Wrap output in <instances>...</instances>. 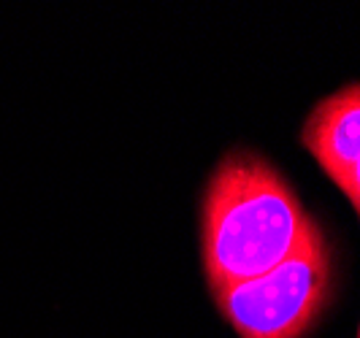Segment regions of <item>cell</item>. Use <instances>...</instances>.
<instances>
[{"instance_id": "6da1fadb", "label": "cell", "mask_w": 360, "mask_h": 338, "mask_svg": "<svg viewBox=\"0 0 360 338\" xmlns=\"http://www.w3.org/2000/svg\"><path fill=\"white\" fill-rule=\"evenodd\" d=\"M314 225L271 162L252 152L225 155L200 209V257L212 292L285 263Z\"/></svg>"}, {"instance_id": "7a4b0ae2", "label": "cell", "mask_w": 360, "mask_h": 338, "mask_svg": "<svg viewBox=\"0 0 360 338\" xmlns=\"http://www.w3.org/2000/svg\"><path fill=\"white\" fill-rule=\"evenodd\" d=\"M217 308L241 338H304L330 301V247L314 225L307 244L260 276L214 290Z\"/></svg>"}, {"instance_id": "3957f363", "label": "cell", "mask_w": 360, "mask_h": 338, "mask_svg": "<svg viewBox=\"0 0 360 338\" xmlns=\"http://www.w3.org/2000/svg\"><path fill=\"white\" fill-rule=\"evenodd\" d=\"M301 141L333 181L360 162V84L339 89L311 108Z\"/></svg>"}, {"instance_id": "277c9868", "label": "cell", "mask_w": 360, "mask_h": 338, "mask_svg": "<svg viewBox=\"0 0 360 338\" xmlns=\"http://www.w3.org/2000/svg\"><path fill=\"white\" fill-rule=\"evenodd\" d=\"M333 184L342 190L344 195L349 197V203L355 206V212H358V216H360V162H355L349 171H344Z\"/></svg>"}, {"instance_id": "5b68a950", "label": "cell", "mask_w": 360, "mask_h": 338, "mask_svg": "<svg viewBox=\"0 0 360 338\" xmlns=\"http://www.w3.org/2000/svg\"><path fill=\"white\" fill-rule=\"evenodd\" d=\"M358 338H360V327H358Z\"/></svg>"}]
</instances>
